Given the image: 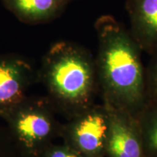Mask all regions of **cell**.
Segmentation results:
<instances>
[{
  "mask_svg": "<svg viewBox=\"0 0 157 157\" xmlns=\"http://www.w3.org/2000/svg\"><path fill=\"white\" fill-rule=\"evenodd\" d=\"M95 29L96 72L103 103L137 117L147 102L143 50L129 30L112 15L98 17Z\"/></svg>",
  "mask_w": 157,
  "mask_h": 157,
  "instance_id": "obj_1",
  "label": "cell"
},
{
  "mask_svg": "<svg viewBox=\"0 0 157 157\" xmlns=\"http://www.w3.org/2000/svg\"><path fill=\"white\" fill-rule=\"evenodd\" d=\"M41 75L52 101L69 119L95 104V60L83 47L66 41L54 44L43 58Z\"/></svg>",
  "mask_w": 157,
  "mask_h": 157,
  "instance_id": "obj_2",
  "label": "cell"
},
{
  "mask_svg": "<svg viewBox=\"0 0 157 157\" xmlns=\"http://www.w3.org/2000/svg\"><path fill=\"white\" fill-rule=\"evenodd\" d=\"M19 142L31 153L42 149L61 128L48 105L24 100L4 116Z\"/></svg>",
  "mask_w": 157,
  "mask_h": 157,
  "instance_id": "obj_3",
  "label": "cell"
},
{
  "mask_svg": "<svg viewBox=\"0 0 157 157\" xmlns=\"http://www.w3.org/2000/svg\"><path fill=\"white\" fill-rule=\"evenodd\" d=\"M109 128V110L104 103L93 104L70 119L61 127L65 143L84 157H103Z\"/></svg>",
  "mask_w": 157,
  "mask_h": 157,
  "instance_id": "obj_4",
  "label": "cell"
},
{
  "mask_svg": "<svg viewBox=\"0 0 157 157\" xmlns=\"http://www.w3.org/2000/svg\"><path fill=\"white\" fill-rule=\"evenodd\" d=\"M104 104L109 114L105 154L109 157H146L137 118L124 110Z\"/></svg>",
  "mask_w": 157,
  "mask_h": 157,
  "instance_id": "obj_5",
  "label": "cell"
},
{
  "mask_svg": "<svg viewBox=\"0 0 157 157\" xmlns=\"http://www.w3.org/2000/svg\"><path fill=\"white\" fill-rule=\"evenodd\" d=\"M32 77V68L25 60L0 57V114L4 117L24 101Z\"/></svg>",
  "mask_w": 157,
  "mask_h": 157,
  "instance_id": "obj_6",
  "label": "cell"
},
{
  "mask_svg": "<svg viewBox=\"0 0 157 157\" xmlns=\"http://www.w3.org/2000/svg\"><path fill=\"white\" fill-rule=\"evenodd\" d=\"M130 31L141 50L149 55L157 51V0H127Z\"/></svg>",
  "mask_w": 157,
  "mask_h": 157,
  "instance_id": "obj_7",
  "label": "cell"
},
{
  "mask_svg": "<svg viewBox=\"0 0 157 157\" xmlns=\"http://www.w3.org/2000/svg\"><path fill=\"white\" fill-rule=\"evenodd\" d=\"M74 0H1L7 10L21 22L39 24L50 22L63 13Z\"/></svg>",
  "mask_w": 157,
  "mask_h": 157,
  "instance_id": "obj_8",
  "label": "cell"
},
{
  "mask_svg": "<svg viewBox=\"0 0 157 157\" xmlns=\"http://www.w3.org/2000/svg\"><path fill=\"white\" fill-rule=\"evenodd\" d=\"M146 157H157V101L146 102L136 117Z\"/></svg>",
  "mask_w": 157,
  "mask_h": 157,
  "instance_id": "obj_9",
  "label": "cell"
},
{
  "mask_svg": "<svg viewBox=\"0 0 157 157\" xmlns=\"http://www.w3.org/2000/svg\"><path fill=\"white\" fill-rule=\"evenodd\" d=\"M152 56L146 70V93L147 102L157 101V51Z\"/></svg>",
  "mask_w": 157,
  "mask_h": 157,
  "instance_id": "obj_10",
  "label": "cell"
},
{
  "mask_svg": "<svg viewBox=\"0 0 157 157\" xmlns=\"http://www.w3.org/2000/svg\"><path fill=\"white\" fill-rule=\"evenodd\" d=\"M47 157H84L75 149L65 143L63 146H56L48 148Z\"/></svg>",
  "mask_w": 157,
  "mask_h": 157,
  "instance_id": "obj_11",
  "label": "cell"
}]
</instances>
